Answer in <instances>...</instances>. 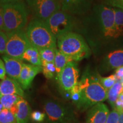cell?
<instances>
[{"label":"cell","instance_id":"obj_1","mask_svg":"<svg viewBox=\"0 0 123 123\" xmlns=\"http://www.w3.org/2000/svg\"><path fill=\"white\" fill-rule=\"evenodd\" d=\"M99 76L98 74L86 72L78 82L80 90V99L76 105L78 110L85 111L107 99L108 90L101 85Z\"/></svg>","mask_w":123,"mask_h":123},{"label":"cell","instance_id":"obj_4","mask_svg":"<svg viewBox=\"0 0 123 123\" xmlns=\"http://www.w3.org/2000/svg\"><path fill=\"white\" fill-rule=\"evenodd\" d=\"M25 31L31 44L39 50L57 48V39L44 21L38 19H31L28 23Z\"/></svg>","mask_w":123,"mask_h":123},{"label":"cell","instance_id":"obj_21","mask_svg":"<svg viewBox=\"0 0 123 123\" xmlns=\"http://www.w3.org/2000/svg\"><path fill=\"white\" fill-rule=\"evenodd\" d=\"M70 62L73 61H71L67 56H66L64 54H63L58 49H57L54 60L56 76L59 74V73L64 68V67Z\"/></svg>","mask_w":123,"mask_h":123},{"label":"cell","instance_id":"obj_5","mask_svg":"<svg viewBox=\"0 0 123 123\" xmlns=\"http://www.w3.org/2000/svg\"><path fill=\"white\" fill-rule=\"evenodd\" d=\"M95 20L103 36L107 38H118L115 25V9L104 5H97L93 7Z\"/></svg>","mask_w":123,"mask_h":123},{"label":"cell","instance_id":"obj_2","mask_svg":"<svg viewBox=\"0 0 123 123\" xmlns=\"http://www.w3.org/2000/svg\"><path fill=\"white\" fill-rule=\"evenodd\" d=\"M57 48L71 61L79 62L89 57L91 51L82 35L69 32L57 39Z\"/></svg>","mask_w":123,"mask_h":123},{"label":"cell","instance_id":"obj_12","mask_svg":"<svg viewBox=\"0 0 123 123\" xmlns=\"http://www.w3.org/2000/svg\"><path fill=\"white\" fill-rule=\"evenodd\" d=\"M41 72H42V66L24 63L18 81L24 90H27L31 86L35 77Z\"/></svg>","mask_w":123,"mask_h":123},{"label":"cell","instance_id":"obj_33","mask_svg":"<svg viewBox=\"0 0 123 123\" xmlns=\"http://www.w3.org/2000/svg\"><path fill=\"white\" fill-rule=\"evenodd\" d=\"M4 10L2 4H0V30L4 31Z\"/></svg>","mask_w":123,"mask_h":123},{"label":"cell","instance_id":"obj_3","mask_svg":"<svg viewBox=\"0 0 123 123\" xmlns=\"http://www.w3.org/2000/svg\"><path fill=\"white\" fill-rule=\"evenodd\" d=\"M2 5L5 33H9L26 28L30 13L24 1Z\"/></svg>","mask_w":123,"mask_h":123},{"label":"cell","instance_id":"obj_32","mask_svg":"<svg viewBox=\"0 0 123 123\" xmlns=\"http://www.w3.org/2000/svg\"><path fill=\"white\" fill-rule=\"evenodd\" d=\"M115 108H116L120 111H123V95L121 93L117 100Z\"/></svg>","mask_w":123,"mask_h":123},{"label":"cell","instance_id":"obj_13","mask_svg":"<svg viewBox=\"0 0 123 123\" xmlns=\"http://www.w3.org/2000/svg\"><path fill=\"white\" fill-rule=\"evenodd\" d=\"M110 113L108 108L103 103L91 107L87 115V123H105Z\"/></svg>","mask_w":123,"mask_h":123},{"label":"cell","instance_id":"obj_10","mask_svg":"<svg viewBox=\"0 0 123 123\" xmlns=\"http://www.w3.org/2000/svg\"><path fill=\"white\" fill-rule=\"evenodd\" d=\"M79 70L76 62H70L56 76L58 83L62 90L70 93L79 82Z\"/></svg>","mask_w":123,"mask_h":123},{"label":"cell","instance_id":"obj_22","mask_svg":"<svg viewBox=\"0 0 123 123\" xmlns=\"http://www.w3.org/2000/svg\"><path fill=\"white\" fill-rule=\"evenodd\" d=\"M57 49L58 48H47L39 50V51L42 64L46 63H54Z\"/></svg>","mask_w":123,"mask_h":123},{"label":"cell","instance_id":"obj_30","mask_svg":"<svg viewBox=\"0 0 123 123\" xmlns=\"http://www.w3.org/2000/svg\"><path fill=\"white\" fill-rule=\"evenodd\" d=\"M6 69L4 61L0 58V80H3L6 78Z\"/></svg>","mask_w":123,"mask_h":123},{"label":"cell","instance_id":"obj_23","mask_svg":"<svg viewBox=\"0 0 123 123\" xmlns=\"http://www.w3.org/2000/svg\"><path fill=\"white\" fill-rule=\"evenodd\" d=\"M115 14V25L118 38L123 35V10L114 9Z\"/></svg>","mask_w":123,"mask_h":123},{"label":"cell","instance_id":"obj_40","mask_svg":"<svg viewBox=\"0 0 123 123\" xmlns=\"http://www.w3.org/2000/svg\"></svg>","mask_w":123,"mask_h":123},{"label":"cell","instance_id":"obj_38","mask_svg":"<svg viewBox=\"0 0 123 123\" xmlns=\"http://www.w3.org/2000/svg\"><path fill=\"white\" fill-rule=\"evenodd\" d=\"M43 123V122H40V123Z\"/></svg>","mask_w":123,"mask_h":123},{"label":"cell","instance_id":"obj_17","mask_svg":"<svg viewBox=\"0 0 123 123\" xmlns=\"http://www.w3.org/2000/svg\"><path fill=\"white\" fill-rule=\"evenodd\" d=\"M17 107L15 113L17 123H29L31 117V108L28 102L22 98L17 103Z\"/></svg>","mask_w":123,"mask_h":123},{"label":"cell","instance_id":"obj_15","mask_svg":"<svg viewBox=\"0 0 123 123\" xmlns=\"http://www.w3.org/2000/svg\"><path fill=\"white\" fill-rule=\"evenodd\" d=\"M123 66V49L110 52L104 57L101 67L104 71H110Z\"/></svg>","mask_w":123,"mask_h":123},{"label":"cell","instance_id":"obj_26","mask_svg":"<svg viewBox=\"0 0 123 123\" xmlns=\"http://www.w3.org/2000/svg\"><path fill=\"white\" fill-rule=\"evenodd\" d=\"M100 82L106 90L108 91L116 82L117 78L115 74L111 75L107 77L99 76Z\"/></svg>","mask_w":123,"mask_h":123},{"label":"cell","instance_id":"obj_39","mask_svg":"<svg viewBox=\"0 0 123 123\" xmlns=\"http://www.w3.org/2000/svg\"><path fill=\"white\" fill-rule=\"evenodd\" d=\"M58 1H62V0H58Z\"/></svg>","mask_w":123,"mask_h":123},{"label":"cell","instance_id":"obj_28","mask_svg":"<svg viewBox=\"0 0 123 123\" xmlns=\"http://www.w3.org/2000/svg\"><path fill=\"white\" fill-rule=\"evenodd\" d=\"M120 111L116 108H113L111 112H110L108 116L105 123H118L120 117Z\"/></svg>","mask_w":123,"mask_h":123},{"label":"cell","instance_id":"obj_19","mask_svg":"<svg viewBox=\"0 0 123 123\" xmlns=\"http://www.w3.org/2000/svg\"><path fill=\"white\" fill-rule=\"evenodd\" d=\"M123 91V84L120 80H117L115 84L108 91L107 100L111 107L115 108L118 98Z\"/></svg>","mask_w":123,"mask_h":123},{"label":"cell","instance_id":"obj_20","mask_svg":"<svg viewBox=\"0 0 123 123\" xmlns=\"http://www.w3.org/2000/svg\"><path fill=\"white\" fill-rule=\"evenodd\" d=\"M22 97L17 95H3L0 96V103L2 104L4 109L11 111L17 106V103Z\"/></svg>","mask_w":123,"mask_h":123},{"label":"cell","instance_id":"obj_8","mask_svg":"<svg viewBox=\"0 0 123 123\" xmlns=\"http://www.w3.org/2000/svg\"><path fill=\"white\" fill-rule=\"evenodd\" d=\"M7 43L5 55L10 57L22 59L23 54L31 45L24 30L6 33Z\"/></svg>","mask_w":123,"mask_h":123},{"label":"cell","instance_id":"obj_37","mask_svg":"<svg viewBox=\"0 0 123 123\" xmlns=\"http://www.w3.org/2000/svg\"><path fill=\"white\" fill-rule=\"evenodd\" d=\"M4 107H3V105H2V104H1V103H0V112L4 110Z\"/></svg>","mask_w":123,"mask_h":123},{"label":"cell","instance_id":"obj_11","mask_svg":"<svg viewBox=\"0 0 123 123\" xmlns=\"http://www.w3.org/2000/svg\"><path fill=\"white\" fill-rule=\"evenodd\" d=\"M93 0H62L61 10L72 15H82L88 12Z\"/></svg>","mask_w":123,"mask_h":123},{"label":"cell","instance_id":"obj_36","mask_svg":"<svg viewBox=\"0 0 123 123\" xmlns=\"http://www.w3.org/2000/svg\"><path fill=\"white\" fill-rule=\"evenodd\" d=\"M120 117L118 123H123V111H120Z\"/></svg>","mask_w":123,"mask_h":123},{"label":"cell","instance_id":"obj_9","mask_svg":"<svg viewBox=\"0 0 123 123\" xmlns=\"http://www.w3.org/2000/svg\"><path fill=\"white\" fill-rule=\"evenodd\" d=\"M44 110L49 123H70L72 113L64 104L54 100L44 101Z\"/></svg>","mask_w":123,"mask_h":123},{"label":"cell","instance_id":"obj_34","mask_svg":"<svg viewBox=\"0 0 123 123\" xmlns=\"http://www.w3.org/2000/svg\"><path fill=\"white\" fill-rule=\"evenodd\" d=\"M115 75L117 80H120L123 78V66L116 69Z\"/></svg>","mask_w":123,"mask_h":123},{"label":"cell","instance_id":"obj_27","mask_svg":"<svg viewBox=\"0 0 123 123\" xmlns=\"http://www.w3.org/2000/svg\"><path fill=\"white\" fill-rule=\"evenodd\" d=\"M7 43V35L4 31L0 30V54L5 55Z\"/></svg>","mask_w":123,"mask_h":123},{"label":"cell","instance_id":"obj_24","mask_svg":"<svg viewBox=\"0 0 123 123\" xmlns=\"http://www.w3.org/2000/svg\"><path fill=\"white\" fill-rule=\"evenodd\" d=\"M0 123H17L15 115L7 109L0 112Z\"/></svg>","mask_w":123,"mask_h":123},{"label":"cell","instance_id":"obj_25","mask_svg":"<svg viewBox=\"0 0 123 123\" xmlns=\"http://www.w3.org/2000/svg\"><path fill=\"white\" fill-rule=\"evenodd\" d=\"M42 73L47 79H50L56 74L54 63H46L42 64Z\"/></svg>","mask_w":123,"mask_h":123},{"label":"cell","instance_id":"obj_16","mask_svg":"<svg viewBox=\"0 0 123 123\" xmlns=\"http://www.w3.org/2000/svg\"><path fill=\"white\" fill-rule=\"evenodd\" d=\"M5 66L6 73L9 78L18 81L24 64L22 60L10 57L6 55L2 56Z\"/></svg>","mask_w":123,"mask_h":123},{"label":"cell","instance_id":"obj_7","mask_svg":"<svg viewBox=\"0 0 123 123\" xmlns=\"http://www.w3.org/2000/svg\"><path fill=\"white\" fill-rule=\"evenodd\" d=\"M25 2L33 19L43 21L61 10V1L58 0H25Z\"/></svg>","mask_w":123,"mask_h":123},{"label":"cell","instance_id":"obj_14","mask_svg":"<svg viewBox=\"0 0 123 123\" xmlns=\"http://www.w3.org/2000/svg\"><path fill=\"white\" fill-rule=\"evenodd\" d=\"M8 95H17L24 98L25 92L18 81L6 77L0 83V96Z\"/></svg>","mask_w":123,"mask_h":123},{"label":"cell","instance_id":"obj_29","mask_svg":"<svg viewBox=\"0 0 123 123\" xmlns=\"http://www.w3.org/2000/svg\"><path fill=\"white\" fill-rule=\"evenodd\" d=\"M46 114L40 111H34L31 113V119L37 123L42 122L45 119Z\"/></svg>","mask_w":123,"mask_h":123},{"label":"cell","instance_id":"obj_35","mask_svg":"<svg viewBox=\"0 0 123 123\" xmlns=\"http://www.w3.org/2000/svg\"><path fill=\"white\" fill-rule=\"evenodd\" d=\"M24 0H0V4L4 5L6 4H10V3L20 2V1H22Z\"/></svg>","mask_w":123,"mask_h":123},{"label":"cell","instance_id":"obj_31","mask_svg":"<svg viewBox=\"0 0 123 123\" xmlns=\"http://www.w3.org/2000/svg\"><path fill=\"white\" fill-rule=\"evenodd\" d=\"M109 4L113 6L123 10V0H109Z\"/></svg>","mask_w":123,"mask_h":123},{"label":"cell","instance_id":"obj_18","mask_svg":"<svg viewBox=\"0 0 123 123\" xmlns=\"http://www.w3.org/2000/svg\"><path fill=\"white\" fill-rule=\"evenodd\" d=\"M22 61H26L34 66H42L39 50L32 46H29L23 54Z\"/></svg>","mask_w":123,"mask_h":123},{"label":"cell","instance_id":"obj_6","mask_svg":"<svg viewBox=\"0 0 123 123\" xmlns=\"http://www.w3.org/2000/svg\"><path fill=\"white\" fill-rule=\"evenodd\" d=\"M56 39L69 32H75L76 24L73 15L60 10L44 21Z\"/></svg>","mask_w":123,"mask_h":123}]
</instances>
